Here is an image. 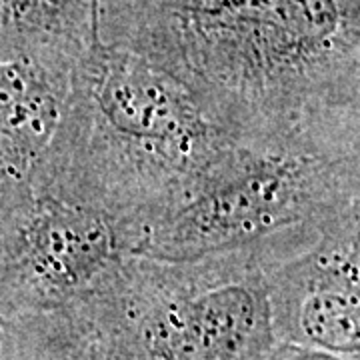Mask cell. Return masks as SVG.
Masks as SVG:
<instances>
[{"mask_svg":"<svg viewBox=\"0 0 360 360\" xmlns=\"http://www.w3.org/2000/svg\"><path fill=\"white\" fill-rule=\"evenodd\" d=\"M96 26L234 139L360 142V0H96Z\"/></svg>","mask_w":360,"mask_h":360,"instance_id":"6da1fadb","label":"cell"},{"mask_svg":"<svg viewBox=\"0 0 360 360\" xmlns=\"http://www.w3.org/2000/svg\"><path fill=\"white\" fill-rule=\"evenodd\" d=\"M229 141L180 80L96 34L72 68L32 182L115 220L136 255L146 229Z\"/></svg>","mask_w":360,"mask_h":360,"instance_id":"7a4b0ae2","label":"cell"},{"mask_svg":"<svg viewBox=\"0 0 360 360\" xmlns=\"http://www.w3.org/2000/svg\"><path fill=\"white\" fill-rule=\"evenodd\" d=\"M359 210L360 142L309 132L231 136L146 229L136 255L188 260L252 250L264 264Z\"/></svg>","mask_w":360,"mask_h":360,"instance_id":"3957f363","label":"cell"},{"mask_svg":"<svg viewBox=\"0 0 360 360\" xmlns=\"http://www.w3.org/2000/svg\"><path fill=\"white\" fill-rule=\"evenodd\" d=\"M108 360H270L262 262L252 250L127 257L84 296Z\"/></svg>","mask_w":360,"mask_h":360,"instance_id":"277c9868","label":"cell"},{"mask_svg":"<svg viewBox=\"0 0 360 360\" xmlns=\"http://www.w3.org/2000/svg\"><path fill=\"white\" fill-rule=\"evenodd\" d=\"M132 255L115 220L30 182L0 202V321L77 302Z\"/></svg>","mask_w":360,"mask_h":360,"instance_id":"5b68a950","label":"cell"},{"mask_svg":"<svg viewBox=\"0 0 360 360\" xmlns=\"http://www.w3.org/2000/svg\"><path fill=\"white\" fill-rule=\"evenodd\" d=\"M262 274L276 342L360 360V210Z\"/></svg>","mask_w":360,"mask_h":360,"instance_id":"8992f818","label":"cell"},{"mask_svg":"<svg viewBox=\"0 0 360 360\" xmlns=\"http://www.w3.org/2000/svg\"><path fill=\"white\" fill-rule=\"evenodd\" d=\"M77 60L20 56L0 63V202L32 182Z\"/></svg>","mask_w":360,"mask_h":360,"instance_id":"52a82bcc","label":"cell"},{"mask_svg":"<svg viewBox=\"0 0 360 360\" xmlns=\"http://www.w3.org/2000/svg\"><path fill=\"white\" fill-rule=\"evenodd\" d=\"M96 34V0H0V63L20 56L78 60Z\"/></svg>","mask_w":360,"mask_h":360,"instance_id":"ba28073f","label":"cell"},{"mask_svg":"<svg viewBox=\"0 0 360 360\" xmlns=\"http://www.w3.org/2000/svg\"><path fill=\"white\" fill-rule=\"evenodd\" d=\"M0 360H108L84 298L0 321Z\"/></svg>","mask_w":360,"mask_h":360,"instance_id":"9c48e42d","label":"cell"},{"mask_svg":"<svg viewBox=\"0 0 360 360\" xmlns=\"http://www.w3.org/2000/svg\"><path fill=\"white\" fill-rule=\"evenodd\" d=\"M270 360H347L324 352V350H316V348L298 347V345H286V342H278Z\"/></svg>","mask_w":360,"mask_h":360,"instance_id":"30bf717a","label":"cell"}]
</instances>
